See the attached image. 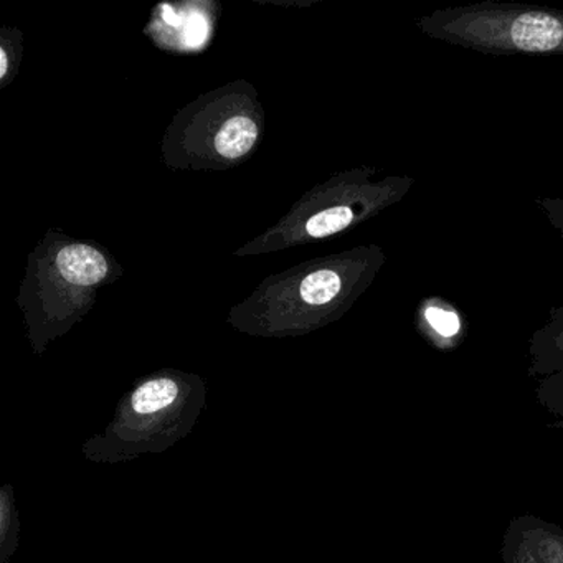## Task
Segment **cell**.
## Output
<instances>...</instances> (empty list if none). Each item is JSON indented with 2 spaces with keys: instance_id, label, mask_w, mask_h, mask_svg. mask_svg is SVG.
Listing matches in <instances>:
<instances>
[{
  "instance_id": "cell-8",
  "label": "cell",
  "mask_w": 563,
  "mask_h": 563,
  "mask_svg": "<svg viewBox=\"0 0 563 563\" xmlns=\"http://www.w3.org/2000/svg\"><path fill=\"white\" fill-rule=\"evenodd\" d=\"M537 404L550 415L563 418V374L539 380L536 388Z\"/></svg>"
},
{
  "instance_id": "cell-10",
  "label": "cell",
  "mask_w": 563,
  "mask_h": 563,
  "mask_svg": "<svg viewBox=\"0 0 563 563\" xmlns=\"http://www.w3.org/2000/svg\"><path fill=\"white\" fill-rule=\"evenodd\" d=\"M9 62L8 54L4 51L0 52V78H4L8 75Z\"/></svg>"
},
{
  "instance_id": "cell-2",
  "label": "cell",
  "mask_w": 563,
  "mask_h": 563,
  "mask_svg": "<svg viewBox=\"0 0 563 563\" xmlns=\"http://www.w3.org/2000/svg\"><path fill=\"white\" fill-rule=\"evenodd\" d=\"M503 563H563V529L532 514L514 517L503 537Z\"/></svg>"
},
{
  "instance_id": "cell-5",
  "label": "cell",
  "mask_w": 563,
  "mask_h": 563,
  "mask_svg": "<svg viewBox=\"0 0 563 563\" xmlns=\"http://www.w3.org/2000/svg\"><path fill=\"white\" fill-rule=\"evenodd\" d=\"M60 275L71 285L95 286L108 275V262L97 249L88 245L65 246L57 256Z\"/></svg>"
},
{
  "instance_id": "cell-6",
  "label": "cell",
  "mask_w": 563,
  "mask_h": 563,
  "mask_svg": "<svg viewBox=\"0 0 563 563\" xmlns=\"http://www.w3.org/2000/svg\"><path fill=\"white\" fill-rule=\"evenodd\" d=\"M258 140V126L246 117L232 118L216 137V150L225 159H240Z\"/></svg>"
},
{
  "instance_id": "cell-1",
  "label": "cell",
  "mask_w": 563,
  "mask_h": 563,
  "mask_svg": "<svg viewBox=\"0 0 563 563\" xmlns=\"http://www.w3.org/2000/svg\"><path fill=\"white\" fill-rule=\"evenodd\" d=\"M431 41L484 55H563V11L481 0L415 19Z\"/></svg>"
},
{
  "instance_id": "cell-4",
  "label": "cell",
  "mask_w": 563,
  "mask_h": 563,
  "mask_svg": "<svg viewBox=\"0 0 563 563\" xmlns=\"http://www.w3.org/2000/svg\"><path fill=\"white\" fill-rule=\"evenodd\" d=\"M420 334L440 351H450L460 344L464 328L460 312L443 299L430 298L421 302L417 316Z\"/></svg>"
},
{
  "instance_id": "cell-3",
  "label": "cell",
  "mask_w": 563,
  "mask_h": 563,
  "mask_svg": "<svg viewBox=\"0 0 563 563\" xmlns=\"http://www.w3.org/2000/svg\"><path fill=\"white\" fill-rule=\"evenodd\" d=\"M527 375L537 380L563 374V306H552L542 328L529 339Z\"/></svg>"
},
{
  "instance_id": "cell-9",
  "label": "cell",
  "mask_w": 563,
  "mask_h": 563,
  "mask_svg": "<svg viewBox=\"0 0 563 563\" xmlns=\"http://www.w3.org/2000/svg\"><path fill=\"white\" fill-rule=\"evenodd\" d=\"M533 202L563 243V197H536Z\"/></svg>"
},
{
  "instance_id": "cell-7",
  "label": "cell",
  "mask_w": 563,
  "mask_h": 563,
  "mask_svg": "<svg viewBox=\"0 0 563 563\" xmlns=\"http://www.w3.org/2000/svg\"><path fill=\"white\" fill-rule=\"evenodd\" d=\"M179 394V387L170 378H157L147 382L143 387L137 388L133 395V410L141 415L156 413L163 408L169 407Z\"/></svg>"
}]
</instances>
